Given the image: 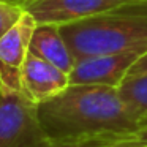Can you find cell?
Returning a JSON list of instances; mask_svg holds the SVG:
<instances>
[{
	"label": "cell",
	"instance_id": "cell-1",
	"mask_svg": "<svg viewBox=\"0 0 147 147\" xmlns=\"http://www.w3.org/2000/svg\"><path fill=\"white\" fill-rule=\"evenodd\" d=\"M38 117L46 138L54 141L117 142L141 128L117 87L95 84H70L38 105Z\"/></svg>",
	"mask_w": 147,
	"mask_h": 147
},
{
	"label": "cell",
	"instance_id": "cell-2",
	"mask_svg": "<svg viewBox=\"0 0 147 147\" xmlns=\"http://www.w3.org/2000/svg\"><path fill=\"white\" fill-rule=\"evenodd\" d=\"M74 62L127 51L147 52V0L60 26Z\"/></svg>",
	"mask_w": 147,
	"mask_h": 147
},
{
	"label": "cell",
	"instance_id": "cell-3",
	"mask_svg": "<svg viewBox=\"0 0 147 147\" xmlns=\"http://www.w3.org/2000/svg\"><path fill=\"white\" fill-rule=\"evenodd\" d=\"M46 139L38 106L22 92L0 89V147H38Z\"/></svg>",
	"mask_w": 147,
	"mask_h": 147
},
{
	"label": "cell",
	"instance_id": "cell-4",
	"mask_svg": "<svg viewBox=\"0 0 147 147\" xmlns=\"http://www.w3.org/2000/svg\"><path fill=\"white\" fill-rule=\"evenodd\" d=\"M36 21L29 11L0 38V89L21 92L22 68L30 54V40Z\"/></svg>",
	"mask_w": 147,
	"mask_h": 147
},
{
	"label": "cell",
	"instance_id": "cell-5",
	"mask_svg": "<svg viewBox=\"0 0 147 147\" xmlns=\"http://www.w3.org/2000/svg\"><path fill=\"white\" fill-rule=\"evenodd\" d=\"M141 2L146 0H29L24 8L38 24L63 26Z\"/></svg>",
	"mask_w": 147,
	"mask_h": 147
},
{
	"label": "cell",
	"instance_id": "cell-6",
	"mask_svg": "<svg viewBox=\"0 0 147 147\" xmlns=\"http://www.w3.org/2000/svg\"><path fill=\"white\" fill-rule=\"evenodd\" d=\"M142 54L144 51H127L79 59L70 73V84L119 87Z\"/></svg>",
	"mask_w": 147,
	"mask_h": 147
},
{
	"label": "cell",
	"instance_id": "cell-7",
	"mask_svg": "<svg viewBox=\"0 0 147 147\" xmlns=\"http://www.w3.org/2000/svg\"><path fill=\"white\" fill-rule=\"evenodd\" d=\"M70 86V74L59 67L29 54L22 68L21 92L36 106L60 95Z\"/></svg>",
	"mask_w": 147,
	"mask_h": 147
},
{
	"label": "cell",
	"instance_id": "cell-8",
	"mask_svg": "<svg viewBox=\"0 0 147 147\" xmlns=\"http://www.w3.org/2000/svg\"><path fill=\"white\" fill-rule=\"evenodd\" d=\"M30 54L55 65L68 74L74 67V57L57 24H36L30 40Z\"/></svg>",
	"mask_w": 147,
	"mask_h": 147
},
{
	"label": "cell",
	"instance_id": "cell-9",
	"mask_svg": "<svg viewBox=\"0 0 147 147\" xmlns=\"http://www.w3.org/2000/svg\"><path fill=\"white\" fill-rule=\"evenodd\" d=\"M117 89L141 128L147 127V73L128 74Z\"/></svg>",
	"mask_w": 147,
	"mask_h": 147
},
{
	"label": "cell",
	"instance_id": "cell-10",
	"mask_svg": "<svg viewBox=\"0 0 147 147\" xmlns=\"http://www.w3.org/2000/svg\"><path fill=\"white\" fill-rule=\"evenodd\" d=\"M26 8L0 0V38L21 19Z\"/></svg>",
	"mask_w": 147,
	"mask_h": 147
},
{
	"label": "cell",
	"instance_id": "cell-11",
	"mask_svg": "<svg viewBox=\"0 0 147 147\" xmlns=\"http://www.w3.org/2000/svg\"><path fill=\"white\" fill-rule=\"evenodd\" d=\"M109 142L103 141H54L46 139L38 147H103Z\"/></svg>",
	"mask_w": 147,
	"mask_h": 147
},
{
	"label": "cell",
	"instance_id": "cell-12",
	"mask_svg": "<svg viewBox=\"0 0 147 147\" xmlns=\"http://www.w3.org/2000/svg\"><path fill=\"white\" fill-rule=\"evenodd\" d=\"M139 73H147V52H144V54L134 62L128 74H139Z\"/></svg>",
	"mask_w": 147,
	"mask_h": 147
},
{
	"label": "cell",
	"instance_id": "cell-13",
	"mask_svg": "<svg viewBox=\"0 0 147 147\" xmlns=\"http://www.w3.org/2000/svg\"><path fill=\"white\" fill-rule=\"evenodd\" d=\"M125 141H133V142H142V144H147V127H142L136 131L134 134H131L128 139Z\"/></svg>",
	"mask_w": 147,
	"mask_h": 147
},
{
	"label": "cell",
	"instance_id": "cell-14",
	"mask_svg": "<svg viewBox=\"0 0 147 147\" xmlns=\"http://www.w3.org/2000/svg\"><path fill=\"white\" fill-rule=\"evenodd\" d=\"M103 147H147V144L133 142V141H117V142H109Z\"/></svg>",
	"mask_w": 147,
	"mask_h": 147
},
{
	"label": "cell",
	"instance_id": "cell-15",
	"mask_svg": "<svg viewBox=\"0 0 147 147\" xmlns=\"http://www.w3.org/2000/svg\"><path fill=\"white\" fill-rule=\"evenodd\" d=\"M2 2H8V3H13V5H21V7H26L27 0H2Z\"/></svg>",
	"mask_w": 147,
	"mask_h": 147
},
{
	"label": "cell",
	"instance_id": "cell-16",
	"mask_svg": "<svg viewBox=\"0 0 147 147\" xmlns=\"http://www.w3.org/2000/svg\"><path fill=\"white\" fill-rule=\"evenodd\" d=\"M27 2H29V0H27Z\"/></svg>",
	"mask_w": 147,
	"mask_h": 147
}]
</instances>
